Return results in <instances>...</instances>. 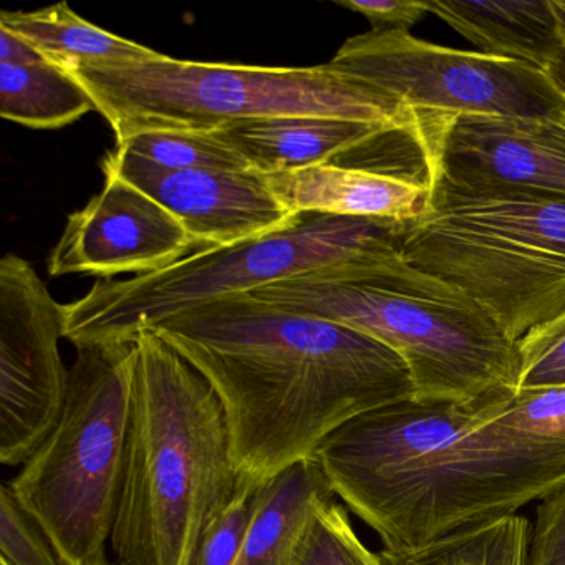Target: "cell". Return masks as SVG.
<instances>
[{
	"label": "cell",
	"mask_w": 565,
	"mask_h": 565,
	"mask_svg": "<svg viewBox=\"0 0 565 565\" xmlns=\"http://www.w3.org/2000/svg\"><path fill=\"white\" fill-rule=\"evenodd\" d=\"M223 406L237 476L266 484L350 419L415 398L405 360L373 337L246 294L150 327Z\"/></svg>",
	"instance_id": "6da1fadb"
},
{
	"label": "cell",
	"mask_w": 565,
	"mask_h": 565,
	"mask_svg": "<svg viewBox=\"0 0 565 565\" xmlns=\"http://www.w3.org/2000/svg\"><path fill=\"white\" fill-rule=\"evenodd\" d=\"M511 393L363 413L327 436L313 461L385 551L425 547L515 515L564 484L565 443L492 423Z\"/></svg>",
	"instance_id": "7a4b0ae2"
},
{
	"label": "cell",
	"mask_w": 565,
	"mask_h": 565,
	"mask_svg": "<svg viewBox=\"0 0 565 565\" xmlns=\"http://www.w3.org/2000/svg\"><path fill=\"white\" fill-rule=\"evenodd\" d=\"M239 476L213 386L153 329L135 340L124 486L110 547L120 565H196Z\"/></svg>",
	"instance_id": "3957f363"
},
{
	"label": "cell",
	"mask_w": 565,
	"mask_h": 565,
	"mask_svg": "<svg viewBox=\"0 0 565 565\" xmlns=\"http://www.w3.org/2000/svg\"><path fill=\"white\" fill-rule=\"evenodd\" d=\"M246 296L385 343L408 365L418 402L475 403L515 390L518 343L461 290L403 254L323 267Z\"/></svg>",
	"instance_id": "277c9868"
},
{
	"label": "cell",
	"mask_w": 565,
	"mask_h": 565,
	"mask_svg": "<svg viewBox=\"0 0 565 565\" xmlns=\"http://www.w3.org/2000/svg\"><path fill=\"white\" fill-rule=\"evenodd\" d=\"M94 98L117 141L141 131H220L244 121L323 117L423 131L428 114L329 64L256 67L178 61L84 65L68 71Z\"/></svg>",
	"instance_id": "5b68a950"
},
{
	"label": "cell",
	"mask_w": 565,
	"mask_h": 565,
	"mask_svg": "<svg viewBox=\"0 0 565 565\" xmlns=\"http://www.w3.org/2000/svg\"><path fill=\"white\" fill-rule=\"evenodd\" d=\"M408 223L302 214L259 239L190 254L134 279H98L64 306V339L77 349L134 343L143 329L223 297L239 296L312 270L402 254Z\"/></svg>",
	"instance_id": "8992f818"
},
{
	"label": "cell",
	"mask_w": 565,
	"mask_h": 565,
	"mask_svg": "<svg viewBox=\"0 0 565 565\" xmlns=\"http://www.w3.org/2000/svg\"><path fill=\"white\" fill-rule=\"evenodd\" d=\"M406 263L461 290L512 342L565 310V203L431 193L406 224Z\"/></svg>",
	"instance_id": "52a82bcc"
},
{
	"label": "cell",
	"mask_w": 565,
	"mask_h": 565,
	"mask_svg": "<svg viewBox=\"0 0 565 565\" xmlns=\"http://www.w3.org/2000/svg\"><path fill=\"white\" fill-rule=\"evenodd\" d=\"M134 343L77 349L64 412L8 482L62 565H107L130 426Z\"/></svg>",
	"instance_id": "ba28073f"
},
{
	"label": "cell",
	"mask_w": 565,
	"mask_h": 565,
	"mask_svg": "<svg viewBox=\"0 0 565 565\" xmlns=\"http://www.w3.org/2000/svg\"><path fill=\"white\" fill-rule=\"evenodd\" d=\"M329 65L422 114L514 118L565 114V97L544 71L481 52L441 47L406 31L355 35Z\"/></svg>",
	"instance_id": "9c48e42d"
},
{
	"label": "cell",
	"mask_w": 565,
	"mask_h": 565,
	"mask_svg": "<svg viewBox=\"0 0 565 565\" xmlns=\"http://www.w3.org/2000/svg\"><path fill=\"white\" fill-rule=\"evenodd\" d=\"M64 306L31 264L0 260V461L24 465L61 419L71 370L61 355Z\"/></svg>",
	"instance_id": "30bf717a"
},
{
	"label": "cell",
	"mask_w": 565,
	"mask_h": 565,
	"mask_svg": "<svg viewBox=\"0 0 565 565\" xmlns=\"http://www.w3.org/2000/svg\"><path fill=\"white\" fill-rule=\"evenodd\" d=\"M423 147L431 193L565 203V114L539 118L429 114Z\"/></svg>",
	"instance_id": "8fae6325"
},
{
	"label": "cell",
	"mask_w": 565,
	"mask_h": 565,
	"mask_svg": "<svg viewBox=\"0 0 565 565\" xmlns=\"http://www.w3.org/2000/svg\"><path fill=\"white\" fill-rule=\"evenodd\" d=\"M198 247L183 224L160 203L120 178L71 214L47 260L49 276L111 279L158 273Z\"/></svg>",
	"instance_id": "7c38bea8"
},
{
	"label": "cell",
	"mask_w": 565,
	"mask_h": 565,
	"mask_svg": "<svg viewBox=\"0 0 565 565\" xmlns=\"http://www.w3.org/2000/svg\"><path fill=\"white\" fill-rule=\"evenodd\" d=\"M105 178H120L170 211L200 249L234 246L292 226L286 210L256 170L163 171L115 148Z\"/></svg>",
	"instance_id": "4fadbf2b"
},
{
	"label": "cell",
	"mask_w": 565,
	"mask_h": 565,
	"mask_svg": "<svg viewBox=\"0 0 565 565\" xmlns=\"http://www.w3.org/2000/svg\"><path fill=\"white\" fill-rule=\"evenodd\" d=\"M277 200L296 216L363 217L412 223L431 204L426 180L363 168L323 163L264 174Z\"/></svg>",
	"instance_id": "5bb4252c"
},
{
	"label": "cell",
	"mask_w": 565,
	"mask_h": 565,
	"mask_svg": "<svg viewBox=\"0 0 565 565\" xmlns=\"http://www.w3.org/2000/svg\"><path fill=\"white\" fill-rule=\"evenodd\" d=\"M429 14L468 39L481 54L522 62L545 74L565 41L561 0H431Z\"/></svg>",
	"instance_id": "9a60e30c"
},
{
	"label": "cell",
	"mask_w": 565,
	"mask_h": 565,
	"mask_svg": "<svg viewBox=\"0 0 565 565\" xmlns=\"http://www.w3.org/2000/svg\"><path fill=\"white\" fill-rule=\"evenodd\" d=\"M385 130L398 128L323 117H276L217 131L263 174L330 163Z\"/></svg>",
	"instance_id": "2e32d148"
},
{
	"label": "cell",
	"mask_w": 565,
	"mask_h": 565,
	"mask_svg": "<svg viewBox=\"0 0 565 565\" xmlns=\"http://www.w3.org/2000/svg\"><path fill=\"white\" fill-rule=\"evenodd\" d=\"M335 501L316 461L299 462L264 484L256 514L233 565H284L313 514Z\"/></svg>",
	"instance_id": "e0dca14e"
},
{
	"label": "cell",
	"mask_w": 565,
	"mask_h": 565,
	"mask_svg": "<svg viewBox=\"0 0 565 565\" xmlns=\"http://www.w3.org/2000/svg\"><path fill=\"white\" fill-rule=\"evenodd\" d=\"M0 28L32 45L49 64L67 72L84 65L147 61L160 54L85 21L67 2L32 12H2Z\"/></svg>",
	"instance_id": "ac0fdd59"
},
{
	"label": "cell",
	"mask_w": 565,
	"mask_h": 565,
	"mask_svg": "<svg viewBox=\"0 0 565 565\" xmlns=\"http://www.w3.org/2000/svg\"><path fill=\"white\" fill-rule=\"evenodd\" d=\"M97 110L87 88L49 62L0 64V117L34 128L58 130Z\"/></svg>",
	"instance_id": "d6986e66"
},
{
	"label": "cell",
	"mask_w": 565,
	"mask_h": 565,
	"mask_svg": "<svg viewBox=\"0 0 565 565\" xmlns=\"http://www.w3.org/2000/svg\"><path fill=\"white\" fill-rule=\"evenodd\" d=\"M532 524L509 515L413 551L379 552L382 565H529Z\"/></svg>",
	"instance_id": "ffe728a7"
},
{
	"label": "cell",
	"mask_w": 565,
	"mask_h": 565,
	"mask_svg": "<svg viewBox=\"0 0 565 565\" xmlns=\"http://www.w3.org/2000/svg\"><path fill=\"white\" fill-rule=\"evenodd\" d=\"M115 148L163 171L253 170L217 131H141Z\"/></svg>",
	"instance_id": "44dd1931"
},
{
	"label": "cell",
	"mask_w": 565,
	"mask_h": 565,
	"mask_svg": "<svg viewBox=\"0 0 565 565\" xmlns=\"http://www.w3.org/2000/svg\"><path fill=\"white\" fill-rule=\"evenodd\" d=\"M284 565H382V561L363 544L349 511L332 501L310 518Z\"/></svg>",
	"instance_id": "7402d4cb"
},
{
	"label": "cell",
	"mask_w": 565,
	"mask_h": 565,
	"mask_svg": "<svg viewBox=\"0 0 565 565\" xmlns=\"http://www.w3.org/2000/svg\"><path fill=\"white\" fill-rule=\"evenodd\" d=\"M492 423L529 438L565 443V386L514 390Z\"/></svg>",
	"instance_id": "603a6c76"
},
{
	"label": "cell",
	"mask_w": 565,
	"mask_h": 565,
	"mask_svg": "<svg viewBox=\"0 0 565 565\" xmlns=\"http://www.w3.org/2000/svg\"><path fill=\"white\" fill-rule=\"evenodd\" d=\"M565 386V310L518 342L515 390Z\"/></svg>",
	"instance_id": "cb8c5ba5"
},
{
	"label": "cell",
	"mask_w": 565,
	"mask_h": 565,
	"mask_svg": "<svg viewBox=\"0 0 565 565\" xmlns=\"http://www.w3.org/2000/svg\"><path fill=\"white\" fill-rule=\"evenodd\" d=\"M264 484L239 478L233 498L204 534L196 565H233L256 514Z\"/></svg>",
	"instance_id": "d4e9b609"
},
{
	"label": "cell",
	"mask_w": 565,
	"mask_h": 565,
	"mask_svg": "<svg viewBox=\"0 0 565 565\" xmlns=\"http://www.w3.org/2000/svg\"><path fill=\"white\" fill-rule=\"evenodd\" d=\"M0 555L8 565H62L51 541L8 484L0 489Z\"/></svg>",
	"instance_id": "484cf974"
},
{
	"label": "cell",
	"mask_w": 565,
	"mask_h": 565,
	"mask_svg": "<svg viewBox=\"0 0 565 565\" xmlns=\"http://www.w3.org/2000/svg\"><path fill=\"white\" fill-rule=\"evenodd\" d=\"M529 565H565V482L539 504Z\"/></svg>",
	"instance_id": "4316f807"
},
{
	"label": "cell",
	"mask_w": 565,
	"mask_h": 565,
	"mask_svg": "<svg viewBox=\"0 0 565 565\" xmlns=\"http://www.w3.org/2000/svg\"><path fill=\"white\" fill-rule=\"evenodd\" d=\"M340 8L362 14L372 31H406L429 14V2L422 0H335Z\"/></svg>",
	"instance_id": "83f0119b"
},
{
	"label": "cell",
	"mask_w": 565,
	"mask_h": 565,
	"mask_svg": "<svg viewBox=\"0 0 565 565\" xmlns=\"http://www.w3.org/2000/svg\"><path fill=\"white\" fill-rule=\"evenodd\" d=\"M45 61L38 51L8 29L0 28V64L34 65Z\"/></svg>",
	"instance_id": "f1b7e54d"
},
{
	"label": "cell",
	"mask_w": 565,
	"mask_h": 565,
	"mask_svg": "<svg viewBox=\"0 0 565 565\" xmlns=\"http://www.w3.org/2000/svg\"><path fill=\"white\" fill-rule=\"evenodd\" d=\"M561 8L565 19V0H561ZM547 75L552 84H554V87L565 97V41L557 57H555V61L552 62L551 67H548Z\"/></svg>",
	"instance_id": "f546056e"
},
{
	"label": "cell",
	"mask_w": 565,
	"mask_h": 565,
	"mask_svg": "<svg viewBox=\"0 0 565 565\" xmlns=\"http://www.w3.org/2000/svg\"><path fill=\"white\" fill-rule=\"evenodd\" d=\"M107 565H120V564H110V562H108V564H107Z\"/></svg>",
	"instance_id": "4dcf8cb0"
},
{
	"label": "cell",
	"mask_w": 565,
	"mask_h": 565,
	"mask_svg": "<svg viewBox=\"0 0 565 565\" xmlns=\"http://www.w3.org/2000/svg\"><path fill=\"white\" fill-rule=\"evenodd\" d=\"M0 565H8V564H4V562H0Z\"/></svg>",
	"instance_id": "1f68e13d"
}]
</instances>
